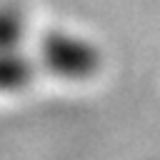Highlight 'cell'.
I'll list each match as a JSON object with an SVG mask.
<instances>
[{
    "mask_svg": "<svg viewBox=\"0 0 160 160\" xmlns=\"http://www.w3.org/2000/svg\"><path fill=\"white\" fill-rule=\"evenodd\" d=\"M48 58L65 72H90L95 65V55L75 40H52L48 48Z\"/></svg>",
    "mask_w": 160,
    "mask_h": 160,
    "instance_id": "cell-1",
    "label": "cell"
}]
</instances>
